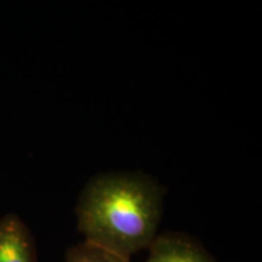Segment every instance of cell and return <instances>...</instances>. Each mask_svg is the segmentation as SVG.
<instances>
[{
	"label": "cell",
	"instance_id": "1",
	"mask_svg": "<svg viewBox=\"0 0 262 262\" xmlns=\"http://www.w3.org/2000/svg\"><path fill=\"white\" fill-rule=\"evenodd\" d=\"M165 193L155 178L143 172L97 173L78 199V231L84 242L131 260L158 235Z\"/></svg>",
	"mask_w": 262,
	"mask_h": 262
},
{
	"label": "cell",
	"instance_id": "2",
	"mask_svg": "<svg viewBox=\"0 0 262 262\" xmlns=\"http://www.w3.org/2000/svg\"><path fill=\"white\" fill-rule=\"evenodd\" d=\"M146 262H217L198 239L185 232L158 233Z\"/></svg>",
	"mask_w": 262,
	"mask_h": 262
},
{
	"label": "cell",
	"instance_id": "3",
	"mask_svg": "<svg viewBox=\"0 0 262 262\" xmlns=\"http://www.w3.org/2000/svg\"><path fill=\"white\" fill-rule=\"evenodd\" d=\"M0 262H38L35 241L18 215L0 219Z\"/></svg>",
	"mask_w": 262,
	"mask_h": 262
},
{
	"label": "cell",
	"instance_id": "4",
	"mask_svg": "<svg viewBox=\"0 0 262 262\" xmlns=\"http://www.w3.org/2000/svg\"><path fill=\"white\" fill-rule=\"evenodd\" d=\"M64 262H131L96 245L81 242L67 250Z\"/></svg>",
	"mask_w": 262,
	"mask_h": 262
}]
</instances>
